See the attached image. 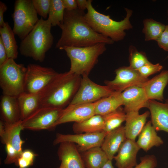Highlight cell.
Listing matches in <instances>:
<instances>
[{"instance_id": "obj_1", "label": "cell", "mask_w": 168, "mask_h": 168, "mask_svg": "<svg viewBox=\"0 0 168 168\" xmlns=\"http://www.w3.org/2000/svg\"><path fill=\"white\" fill-rule=\"evenodd\" d=\"M84 11L78 8L65 10L64 19L59 27L61 37L55 47L60 49L64 47H86L100 43L111 44L110 39L95 31L86 21Z\"/></svg>"}, {"instance_id": "obj_2", "label": "cell", "mask_w": 168, "mask_h": 168, "mask_svg": "<svg viewBox=\"0 0 168 168\" xmlns=\"http://www.w3.org/2000/svg\"><path fill=\"white\" fill-rule=\"evenodd\" d=\"M82 78L69 71L58 73L39 93L40 107L65 108L77 92Z\"/></svg>"}, {"instance_id": "obj_3", "label": "cell", "mask_w": 168, "mask_h": 168, "mask_svg": "<svg viewBox=\"0 0 168 168\" xmlns=\"http://www.w3.org/2000/svg\"><path fill=\"white\" fill-rule=\"evenodd\" d=\"M92 2V0H88L87 12L84 16L86 21L95 31L110 38L114 42L123 40L126 35L125 30L133 28L130 21L132 10L125 8V17L120 21H116L111 18L110 16L96 10Z\"/></svg>"}, {"instance_id": "obj_4", "label": "cell", "mask_w": 168, "mask_h": 168, "mask_svg": "<svg viewBox=\"0 0 168 168\" xmlns=\"http://www.w3.org/2000/svg\"><path fill=\"white\" fill-rule=\"evenodd\" d=\"M50 20L39 19L33 29L20 43L19 49L22 55L41 62L46 53L51 48L54 37L51 33Z\"/></svg>"}, {"instance_id": "obj_5", "label": "cell", "mask_w": 168, "mask_h": 168, "mask_svg": "<svg viewBox=\"0 0 168 168\" xmlns=\"http://www.w3.org/2000/svg\"><path fill=\"white\" fill-rule=\"evenodd\" d=\"M106 45L100 43L86 47H64L60 50H64L70 59L69 72L82 77L88 76L99 56L106 50Z\"/></svg>"}, {"instance_id": "obj_6", "label": "cell", "mask_w": 168, "mask_h": 168, "mask_svg": "<svg viewBox=\"0 0 168 168\" xmlns=\"http://www.w3.org/2000/svg\"><path fill=\"white\" fill-rule=\"evenodd\" d=\"M27 67L8 58L0 66V86L3 95L18 97L24 92Z\"/></svg>"}, {"instance_id": "obj_7", "label": "cell", "mask_w": 168, "mask_h": 168, "mask_svg": "<svg viewBox=\"0 0 168 168\" xmlns=\"http://www.w3.org/2000/svg\"><path fill=\"white\" fill-rule=\"evenodd\" d=\"M12 16L13 32L21 40L32 30L39 20L32 0H16Z\"/></svg>"}, {"instance_id": "obj_8", "label": "cell", "mask_w": 168, "mask_h": 168, "mask_svg": "<svg viewBox=\"0 0 168 168\" xmlns=\"http://www.w3.org/2000/svg\"><path fill=\"white\" fill-rule=\"evenodd\" d=\"M27 67L24 92L39 93L58 73L53 69L35 64H29Z\"/></svg>"}, {"instance_id": "obj_9", "label": "cell", "mask_w": 168, "mask_h": 168, "mask_svg": "<svg viewBox=\"0 0 168 168\" xmlns=\"http://www.w3.org/2000/svg\"><path fill=\"white\" fill-rule=\"evenodd\" d=\"M117 92L107 85L102 86L94 82L88 76L82 77L78 90L69 104L94 103Z\"/></svg>"}, {"instance_id": "obj_10", "label": "cell", "mask_w": 168, "mask_h": 168, "mask_svg": "<svg viewBox=\"0 0 168 168\" xmlns=\"http://www.w3.org/2000/svg\"><path fill=\"white\" fill-rule=\"evenodd\" d=\"M63 109L40 107L28 117L22 120L24 129L36 131L53 128Z\"/></svg>"}, {"instance_id": "obj_11", "label": "cell", "mask_w": 168, "mask_h": 168, "mask_svg": "<svg viewBox=\"0 0 168 168\" xmlns=\"http://www.w3.org/2000/svg\"><path fill=\"white\" fill-rule=\"evenodd\" d=\"M107 134L104 131L73 134L58 133L56 134L53 144L56 145L64 142H72L77 144L79 152H83L94 147H101Z\"/></svg>"}, {"instance_id": "obj_12", "label": "cell", "mask_w": 168, "mask_h": 168, "mask_svg": "<svg viewBox=\"0 0 168 168\" xmlns=\"http://www.w3.org/2000/svg\"><path fill=\"white\" fill-rule=\"evenodd\" d=\"M116 76L112 81L105 83L115 91L121 92L133 86H142L149 79L142 77L138 71L129 66L121 67L116 69Z\"/></svg>"}, {"instance_id": "obj_13", "label": "cell", "mask_w": 168, "mask_h": 168, "mask_svg": "<svg viewBox=\"0 0 168 168\" xmlns=\"http://www.w3.org/2000/svg\"><path fill=\"white\" fill-rule=\"evenodd\" d=\"M95 115L94 102L69 104L63 109L60 117L54 124L53 128L66 123L81 122Z\"/></svg>"}, {"instance_id": "obj_14", "label": "cell", "mask_w": 168, "mask_h": 168, "mask_svg": "<svg viewBox=\"0 0 168 168\" xmlns=\"http://www.w3.org/2000/svg\"><path fill=\"white\" fill-rule=\"evenodd\" d=\"M124 106V110L126 113L139 112L144 107L147 108L148 99L142 87L134 86L129 87L121 93Z\"/></svg>"}, {"instance_id": "obj_15", "label": "cell", "mask_w": 168, "mask_h": 168, "mask_svg": "<svg viewBox=\"0 0 168 168\" xmlns=\"http://www.w3.org/2000/svg\"><path fill=\"white\" fill-rule=\"evenodd\" d=\"M59 144L57 154L61 163L58 168H85L75 144L64 142Z\"/></svg>"}, {"instance_id": "obj_16", "label": "cell", "mask_w": 168, "mask_h": 168, "mask_svg": "<svg viewBox=\"0 0 168 168\" xmlns=\"http://www.w3.org/2000/svg\"><path fill=\"white\" fill-rule=\"evenodd\" d=\"M140 149L135 140L126 138L114 157L117 168H133L137 165V155Z\"/></svg>"}, {"instance_id": "obj_17", "label": "cell", "mask_w": 168, "mask_h": 168, "mask_svg": "<svg viewBox=\"0 0 168 168\" xmlns=\"http://www.w3.org/2000/svg\"><path fill=\"white\" fill-rule=\"evenodd\" d=\"M147 108L150 111L152 124L156 130L168 133V99L164 103L149 100Z\"/></svg>"}, {"instance_id": "obj_18", "label": "cell", "mask_w": 168, "mask_h": 168, "mask_svg": "<svg viewBox=\"0 0 168 168\" xmlns=\"http://www.w3.org/2000/svg\"><path fill=\"white\" fill-rule=\"evenodd\" d=\"M0 107L2 120L5 123L12 124L21 120L17 97L3 94Z\"/></svg>"}, {"instance_id": "obj_19", "label": "cell", "mask_w": 168, "mask_h": 168, "mask_svg": "<svg viewBox=\"0 0 168 168\" xmlns=\"http://www.w3.org/2000/svg\"><path fill=\"white\" fill-rule=\"evenodd\" d=\"M126 139L124 126L122 125L106 134L100 147L109 160L113 159Z\"/></svg>"}, {"instance_id": "obj_20", "label": "cell", "mask_w": 168, "mask_h": 168, "mask_svg": "<svg viewBox=\"0 0 168 168\" xmlns=\"http://www.w3.org/2000/svg\"><path fill=\"white\" fill-rule=\"evenodd\" d=\"M168 83V70L161 72L159 74L148 80L142 87L148 100L162 101L163 92Z\"/></svg>"}, {"instance_id": "obj_21", "label": "cell", "mask_w": 168, "mask_h": 168, "mask_svg": "<svg viewBox=\"0 0 168 168\" xmlns=\"http://www.w3.org/2000/svg\"><path fill=\"white\" fill-rule=\"evenodd\" d=\"M126 114L124 126L126 137V138L135 140L145 125L150 112L146 111L141 114L139 112H130Z\"/></svg>"}, {"instance_id": "obj_22", "label": "cell", "mask_w": 168, "mask_h": 168, "mask_svg": "<svg viewBox=\"0 0 168 168\" xmlns=\"http://www.w3.org/2000/svg\"><path fill=\"white\" fill-rule=\"evenodd\" d=\"M4 123L5 133L1 138L2 142L5 144H10L21 155L23 152L22 146L24 142L20 137L21 132L24 129L22 120L12 124Z\"/></svg>"}, {"instance_id": "obj_23", "label": "cell", "mask_w": 168, "mask_h": 168, "mask_svg": "<svg viewBox=\"0 0 168 168\" xmlns=\"http://www.w3.org/2000/svg\"><path fill=\"white\" fill-rule=\"evenodd\" d=\"M136 142L140 148L147 152L154 147H159L163 142L158 136L151 121L146 124L138 136Z\"/></svg>"}, {"instance_id": "obj_24", "label": "cell", "mask_w": 168, "mask_h": 168, "mask_svg": "<svg viewBox=\"0 0 168 168\" xmlns=\"http://www.w3.org/2000/svg\"><path fill=\"white\" fill-rule=\"evenodd\" d=\"M17 99L21 120L28 117L40 107L39 93L24 92L17 97Z\"/></svg>"}, {"instance_id": "obj_25", "label": "cell", "mask_w": 168, "mask_h": 168, "mask_svg": "<svg viewBox=\"0 0 168 168\" xmlns=\"http://www.w3.org/2000/svg\"><path fill=\"white\" fill-rule=\"evenodd\" d=\"M121 93L117 92L113 95L95 102V114L103 116L115 111L123 105Z\"/></svg>"}, {"instance_id": "obj_26", "label": "cell", "mask_w": 168, "mask_h": 168, "mask_svg": "<svg viewBox=\"0 0 168 168\" xmlns=\"http://www.w3.org/2000/svg\"><path fill=\"white\" fill-rule=\"evenodd\" d=\"M105 122L102 116L95 115L81 122L74 123L72 129L76 133H94L104 131Z\"/></svg>"}, {"instance_id": "obj_27", "label": "cell", "mask_w": 168, "mask_h": 168, "mask_svg": "<svg viewBox=\"0 0 168 168\" xmlns=\"http://www.w3.org/2000/svg\"><path fill=\"white\" fill-rule=\"evenodd\" d=\"M81 156L85 168H101L109 160L100 147L83 152Z\"/></svg>"}, {"instance_id": "obj_28", "label": "cell", "mask_w": 168, "mask_h": 168, "mask_svg": "<svg viewBox=\"0 0 168 168\" xmlns=\"http://www.w3.org/2000/svg\"><path fill=\"white\" fill-rule=\"evenodd\" d=\"M0 35L8 58L16 59L18 54V45L13 30L8 22H5L3 26L0 27Z\"/></svg>"}, {"instance_id": "obj_29", "label": "cell", "mask_w": 168, "mask_h": 168, "mask_svg": "<svg viewBox=\"0 0 168 168\" xmlns=\"http://www.w3.org/2000/svg\"><path fill=\"white\" fill-rule=\"evenodd\" d=\"M142 32L145 35V40L156 41L165 30L166 25L152 19L146 18L143 21Z\"/></svg>"}, {"instance_id": "obj_30", "label": "cell", "mask_w": 168, "mask_h": 168, "mask_svg": "<svg viewBox=\"0 0 168 168\" xmlns=\"http://www.w3.org/2000/svg\"><path fill=\"white\" fill-rule=\"evenodd\" d=\"M102 116L105 124L104 131L108 133L121 125L122 123L125 121L126 114L124 109L120 107L115 111Z\"/></svg>"}, {"instance_id": "obj_31", "label": "cell", "mask_w": 168, "mask_h": 168, "mask_svg": "<svg viewBox=\"0 0 168 168\" xmlns=\"http://www.w3.org/2000/svg\"><path fill=\"white\" fill-rule=\"evenodd\" d=\"M65 8L62 0H50L49 18L52 26H60L63 21Z\"/></svg>"}, {"instance_id": "obj_32", "label": "cell", "mask_w": 168, "mask_h": 168, "mask_svg": "<svg viewBox=\"0 0 168 168\" xmlns=\"http://www.w3.org/2000/svg\"><path fill=\"white\" fill-rule=\"evenodd\" d=\"M129 66L135 70H138L143 66L150 63L145 54L139 51L134 46H129L128 49Z\"/></svg>"}, {"instance_id": "obj_33", "label": "cell", "mask_w": 168, "mask_h": 168, "mask_svg": "<svg viewBox=\"0 0 168 168\" xmlns=\"http://www.w3.org/2000/svg\"><path fill=\"white\" fill-rule=\"evenodd\" d=\"M37 14L46 19L49 15L50 0H32Z\"/></svg>"}, {"instance_id": "obj_34", "label": "cell", "mask_w": 168, "mask_h": 168, "mask_svg": "<svg viewBox=\"0 0 168 168\" xmlns=\"http://www.w3.org/2000/svg\"><path fill=\"white\" fill-rule=\"evenodd\" d=\"M163 66L159 63L153 64L151 62L137 70L143 77L147 78L151 75L160 71Z\"/></svg>"}, {"instance_id": "obj_35", "label": "cell", "mask_w": 168, "mask_h": 168, "mask_svg": "<svg viewBox=\"0 0 168 168\" xmlns=\"http://www.w3.org/2000/svg\"><path fill=\"white\" fill-rule=\"evenodd\" d=\"M5 145L7 156L4 161L5 164L8 165L14 163L18 166V159L21 155L18 153L10 144L7 143Z\"/></svg>"}, {"instance_id": "obj_36", "label": "cell", "mask_w": 168, "mask_h": 168, "mask_svg": "<svg viewBox=\"0 0 168 168\" xmlns=\"http://www.w3.org/2000/svg\"><path fill=\"white\" fill-rule=\"evenodd\" d=\"M157 161L156 157L153 155H147L140 158V162L133 168H155Z\"/></svg>"}, {"instance_id": "obj_37", "label": "cell", "mask_w": 168, "mask_h": 168, "mask_svg": "<svg viewBox=\"0 0 168 168\" xmlns=\"http://www.w3.org/2000/svg\"><path fill=\"white\" fill-rule=\"evenodd\" d=\"M156 41L160 48L168 52V24Z\"/></svg>"}, {"instance_id": "obj_38", "label": "cell", "mask_w": 168, "mask_h": 168, "mask_svg": "<svg viewBox=\"0 0 168 168\" xmlns=\"http://www.w3.org/2000/svg\"><path fill=\"white\" fill-rule=\"evenodd\" d=\"M62 1L65 9L72 10L78 8L76 0H62Z\"/></svg>"}, {"instance_id": "obj_39", "label": "cell", "mask_w": 168, "mask_h": 168, "mask_svg": "<svg viewBox=\"0 0 168 168\" xmlns=\"http://www.w3.org/2000/svg\"><path fill=\"white\" fill-rule=\"evenodd\" d=\"M8 59L5 46L0 37V66L5 63Z\"/></svg>"}, {"instance_id": "obj_40", "label": "cell", "mask_w": 168, "mask_h": 168, "mask_svg": "<svg viewBox=\"0 0 168 168\" xmlns=\"http://www.w3.org/2000/svg\"><path fill=\"white\" fill-rule=\"evenodd\" d=\"M36 155L30 150L26 149L23 151L21 156L33 163Z\"/></svg>"}, {"instance_id": "obj_41", "label": "cell", "mask_w": 168, "mask_h": 168, "mask_svg": "<svg viewBox=\"0 0 168 168\" xmlns=\"http://www.w3.org/2000/svg\"><path fill=\"white\" fill-rule=\"evenodd\" d=\"M7 9L6 4L0 1V27H2L5 22L4 21V14Z\"/></svg>"}, {"instance_id": "obj_42", "label": "cell", "mask_w": 168, "mask_h": 168, "mask_svg": "<svg viewBox=\"0 0 168 168\" xmlns=\"http://www.w3.org/2000/svg\"><path fill=\"white\" fill-rule=\"evenodd\" d=\"M33 163L23 158L21 156L18 161V166L19 168H27L32 166Z\"/></svg>"}, {"instance_id": "obj_43", "label": "cell", "mask_w": 168, "mask_h": 168, "mask_svg": "<svg viewBox=\"0 0 168 168\" xmlns=\"http://www.w3.org/2000/svg\"><path fill=\"white\" fill-rule=\"evenodd\" d=\"M78 8L83 11L87 9L88 4V0H76Z\"/></svg>"}, {"instance_id": "obj_44", "label": "cell", "mask_w": 168, "mask_h": 168, "mask_svg": "<svg viewBox=\"0 0 168 168\" xmlns=\"http://www.w3.org/2000/svg\"><path fill=\"white\" fill-rule=\"evenodd\" d=\"M101 168H114L112 165V160H109Z\"/></svg>"}, {"instance_id": "obj_45", "label": "cell", "mask_w": 168, "mask_h": 168, "mask_svg": "<svg viewBox=\"0 0 168 168\" xmlns=\"http://www.w3.org/2000/svg\"><path fill=\"white\" fill-rule=\"evenodd\" d=\"M167 16H168V10L167 11Z\"/></svg>"}]
</instances>
